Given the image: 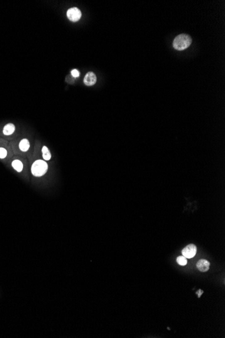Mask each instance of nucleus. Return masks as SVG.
I'll use <instances>...</instances> for the list:
<instances>
[{
	"label": "nucleus",
	"mask_w": 225,
	"mask_h": 338,
	"mask_svg": "<svg viewBox=\"0 0 225 338\" xmlns=\"http://www.w3.org/2000/svg\"><path fill=\"white\" fill-rule=\"evenodd\" d=\"M191 43V37L185 34L179 35L173 41V45L175 49L182 51L187 49L190 46Z\"/></svg>",
	"instance_id": "1"
},
{
	"label": "nucleus",
	"mask_w": 225,
	"mask_h": 338,
	"mask_svg": "<svg viewBox=\"0 0 225 338\" xmlns=\"http://www.w3.org/2000/svg\"><path fill=\"white\" fill-rule=\"evenodd\" d=\"M48 169L47 163L43 160H36L33 163L31 168V172L33 176L40 177L45 175Z\"/></svg>",
	"instance_id": "2"
},
{
	"label": "nucleus",
	"mask_w": 225,
	"mask_h": 338,
	"mask_svg": "<svg viewBox=\"0 0 225 338\" xmlns=\"http://www.w3.org/2000/svg\"><path fill=\"white\" fill-rule=\"evenodd\" d=\"M15 131V126L13 124H6L3 130V133L5 135H11Z\"/></svg>",
	"instance_id": "7"
},
{
	"label": "nucleus",
	"mask_w": 225,
	"mask_h": 338,
	"mask_svg": "<svg viewBox=\"0 0 225 338\" xmlns=\"http://www.w3.org/2000/svg\"><path fill=\"white\" fill-rule=\"evenodd\" d=\"M210 264L209 261H208L207 260H205V259L200 260V261H198L196 264L198 269L201 272H208L210 269Z\"/></svg>",
	"instance_id": "6"
},
{
	"label": "nucleus",
	"mask_w": 225,
	"mask_h": 338,
	"mask_svg": "<svg viewBox=\"0 0 225 338\" xmlns=\"http://www.w3.org/2000/svg\"><path fill=\"white\" fill-rule=\"evenodd\" d=\"M71 74H72V76L74 78H78L80 76V72L76 69L72 70L71 71Z\"/></svg>",
	"instance_id": "13"
},
{
	"label": "nucleus",
	"mask_w": 225,
	"mask_h": 338,
	"mask_svg": "<svg viewBox=\"0 0 225 338\" xmlns=\"http://www.w3.org/2000/svg\"><path fill=\"white\" fill-rule=\"evenodd\" d=\"M7 156V151L6 148L0 147V159H4Z\"/></svg>",
	"instance_id": "12"
},
{
	"label": "nucleus",
	"mask_w": 225,
	"mask_h": 338,
	"mask_svg": "<svg viewBox=\"0 0 225 338\" xmlns=\"http://www.w3.org/2000/svg\"><path fill=\"white\" fill-rule=\"evenodd\" d=\"M197 252V247L194 244H189L183 248L182 250L183 256L185 258L191 259L193 258Z\"/></svg>",
	"instance_id": "4"
},
{
	"label": "nucleus",
	"mask_w": 225,
	"mask_h": 338,
	"mask_svg": "<svg viewBox=\"0 0 225 338\" xmlns=\"http://www.w3.org/2000/svg\"><path fill=\"white\" fill-rule=\"evenodd\" d=\"M177 262L179 265L181 266H185L187 264V258H185L184 256H179L177 258Z\"/></svg>",
	"instance_id": "11"
},
{
	"label": "nucleus",
	"mask_w": 225,
	"mask_h": 338,
	"mask_svg": "<svg viewBox=\"0 0 225 338\" xmlns=\"http://www.w3.org/2000/svg\"><path fill=\"white\" fill-rule=\"evenodd\" d=\"M42 153H43V157L45 160H47V161L50 160L51 157V155L50 153L49 150L48 149V148L47 147L44 146L42 148Z\"/></svg>",
	"instance_id": "10"
},
{
	"label": "nucleus",
	"mask_w": 225,
	"mask_h": 338,
	"mask_svg": "<svg viewBox=\"0 0 225 338\" xmlns=\"http://www.w3.org/2000/svg\"><path fill=\"white\" fill-rule=\"evenodd\" d=\"M19 148L22 151H27L29 149V148H30V143H29L28 140H27V139H24L22 140L19 144Z\"/></svg>",
	"instance_id": "8"
},
{
	"label": "nucleus",
	"mask_w": 225,
	"mask_h": 338,
	"mask_svg": "<svg viewBox=\"0 0 225 338\" xmlns=\"http://www.w3.org/2000/svg\"><path fill=\"white\" fill-rule=\"evenodd\" d=\"M67 17L70 21L77 22L82 17V13L78 7H72L68 10Z\"/></svg>",
	"instance_id": "3"
},
{
	"label": "nucleus",
	"mask_w": 225,
	"mask_h": 338,
	"mask_svg": "<svg viewBox=\"0 0 225 338\" xmlns=\"http://www.w3.org/2000/svg\"><path fill=\"white\" fill-rule=\"evenodd\" d=\"M84 83L86 86H93L96 83H97V76H96L95 74L89 72H88L84 79Z\"/></svg>",
	"instance_id": "5"
},
{
	"label": "nucleus",
	"mask_w": 225,
	"mask_h": 338,
	"mask_svg": "<svg viewBox=\"0 0 225 338\" xmlns=\"http://www.w3.org/2000/svg\"><path fill=\"white\" fill-rule=\"evenodd\" d=\"M12 165L14 168V169L16 170L17 172H20L23 171V163H22L20 160H18V159H16V160H14L12 163Z\"/></svg>",
	"instance_id": "9"
}]
</instances>
